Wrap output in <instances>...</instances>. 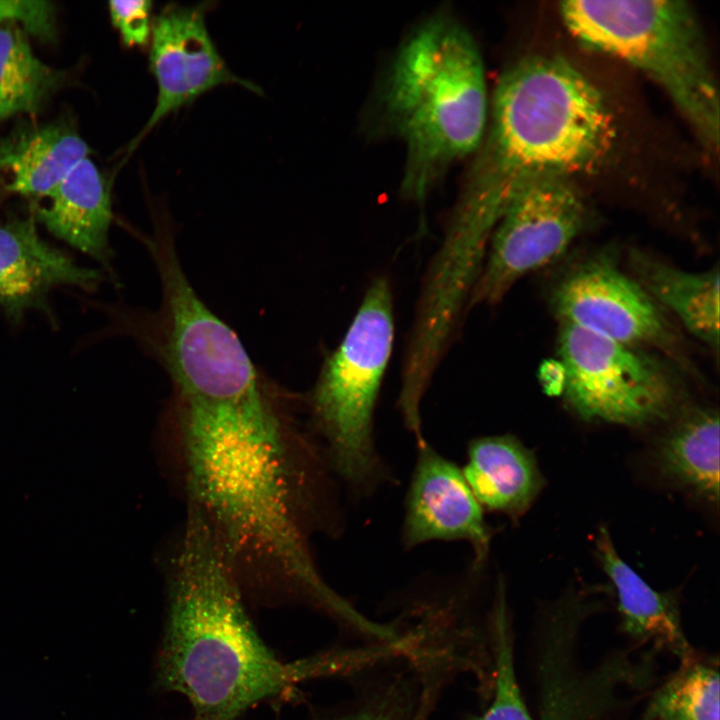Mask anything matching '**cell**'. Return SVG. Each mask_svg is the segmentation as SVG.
Returning <instances> with one entry per match:
<instances>
[{"label": "cell", "instance_id": "1", "mask_svg": "<svg viewBox=\"0 0 720 720\" xmlns=\"http://www.w3.org/2000/svg\"><path fill=\"white\" fill-rule=\"evenodd\" d=\"M191 505L228 560L263 565L316 609L337 593L312 558L299 482L281 414L267 384L173 401Z\"/></svg>", "mask_w": 720, "mask_h": 720}, {"label": "cell", "instance_id": "2", "mask_svg": "<svg viewBox=\"0 0 720 720\" xmlns=\"http://www.w3.org/2000/svg\"><path fill=\"white\" fill-rule=\"evenodd\" d=\"M491 122L437 250L449 268L483 264L505 209L530 183L594 171L613 152L614 115L602 93L558 56H527L499 79Z\"/></svg>", "mask_w": 720, "mask_h": 720}, {"label": "cell", "instance_id": "3", "mask_svg": "<svg viewBox=\"0 0 720 720\" xmlns=\"http://www.w3.org/2000/svg\"><path fill=\"white\" fill-rule=\"evenodd\" d=\"M356 665L353 648L280 660L255 630L209 523L190 505L169 581L155 682L186 697L191 720H238L261 701L288 696L309 680L349 675Z\"/></svg>", "mask_w": 720, "mask_h": 720}, {"label": "cell", "instance_id": "4", "mask_svg": "<svg viewBox=\"0 0 720 720\" xmlns=\"http://www.w3.org/2000/svg\"><path fill=\"white\" fill-rule=\"evenodd\" d=\"M385 107L406 145L402 192L422 203L441 172L476 151L486 131L484 66L469 32L448 16L419 27L393 62Z\"/></svg>", "mask_w": 720, "mask_h": 720}, {"label": "cell", "instance_id": "5", "mask_svg": "<svg viewBox=\"0 0 720 720\" xmlns=\"http://www.w3.org/2000/svg\"><path fill=\"white\" fill-rule=\"evenodd\" d=\"M560 14L585 47L653 79L710 149L719 143V97L703 33L679 0L565 1Z\"/></svg>", "mask_w": 720, "mask_h": 720}, {"label": "cell", "instance_id": "6", "mask_svg": "<svg viewBox=\"0 0 720 720\" xmlns=\"http://www.w3.org/2000/svg\"><path fill=\"white\" fill-rule=\"evenodd\" d=\"M393 296L375 278L342 341L323 362L310 393L312 421L335 473L355 496L388 479L374 442V412L394 341Z\"/></svg>", "mask_w": 720, "mask_h": 720}, {"label": "cell", "instance_id": "7", "mask_svg": "<svg viewBox=\"0 0 720 720\" xmlns=\"http://www.w3.org/2000/svg\"><path fill=\"white\" fill-rule=\"evenodd\" d=\"M558 352L563 393L583 419L639 427L679 408L677 381L641 348L561 323Z\"/></svg>", "mask_w": 720, "mask_h": 720}, {"label": "cell", "instance_id": "8", "mask_svg": "<svg viewBox=\"0 0 720 720\" xmlns=\"http://www.w3.org/2000/svg\"><path fill=\"white\" fill-rule=\"evenodd\" d=\"M587 220L586 203L572 178L548 176L525 186L493 232L467 307L501 301L520 278L562 255Z\"/></svg>", "mask_w": 720, "mask_h": 720}, {"label": "cell", "instance_id": "9", "mask_svg": "<svg viewBox=\"0 0 720 720\" xmlns=\"http://www.w3.org/2000/svg\"><path fill=\"white\" fill-rule=\"evenodd\" d=\"M561 323L636 348L680 354L677 334L638 281L609 255H596L567 273L552 292Z\"/></svg>", "mask_w": 720, "mask_h": 720}, {"label": "cell", "instance_id": "10", "mask_svg": "<svg viewBox=\"0 0 720 720\" xmlns=\"http://www.w3.org/2000/svg\"><path fill=\"white\" fill-rule=\"evenodd\" d=\"M207 6H166L152 24L149 68L157 83V98L137 141L167 115L204 93L238 84L261 93L254 83L228 68L206 26Z\"/></svg>", "mask_w": 720, "mask_h": 720}, {"label": "cell", "instance_id": "11", "mask_svg": "<svg viewBox=\"0 0 720 720\" xmlns=\"http://www.w3.org/2000/svg\"><path fill=\"white\" fill-rule=\"evenodd\" d=\"M417 456L406 495L401 540L406 549L430 541H465L473 552L474 569L487 560L492 530L462 469L426 440Z\"/></svg>", "mask_w": 720, "mask_h": 720}, {"label": "cell", "instance_id": "12", "mask_svg": "<svg viewBox=\"0 0 720 720\" xmlns=\"http://www.w3.org/2000/svg\"><path fill=\"white\" fill-rule=\"evenodd\" d=\"M99 280L97 270L78 265L44 241L33 218L0 224V305L9 315L41 304L56 286L90 289Z\"/></svg>", "mask_w": 720, "mask_h": 720}, {"label": "cell", "instance_id": "13", "mask_svg": "<svg viewBox=\"0 0 720 720\" xmlns=\"http://www.w3.org/2000/svg\"><path fill=\"white\" fill-rule=\"evenodd\" d=\"M463 475L483 509L517 520L543 486L532 452L512 435L471 439Z\"/></svg>", "mask_w": 720, "mask_h": 720}, {"label": "cell", "instance_id": "14", "mask_svg": "<svg viewBox=\"0 0 720 720\" xmlns=\"http://www.w3.org/2000/svg\"><path fill=\"white\" fill-rule=\"evenodd\" d=\"M37 207L39 221L56 237L89 256L107 262L108 233L112 220L109 186L98 167L85 158Z\"/></svg>", "mask_w": 720, "mask_h": 720}, {"label": "cell", "instance_id": "15", "mask_svg": "<svg viewBox=\"0 0 720 720\" xmlns=\"http://www.w3.org/2000/svg\"><path fill=\"white\" fill-rule=\"evenodd\" d=\"M596 553L614 585L623 630L637 640L653 641L681 661L692 656L675 598L652 588L618 553L609 531L599 529Z\"/></svg>", "mask_w": 720, "mask_h": 720}, {"label": "cell", "instance_id": "16", "mask_svg": "<svg viewBox=\"0 0 720 720\" xmlns=\"http://www.w3.org/2000/svg\"><path fill=\"white\" fill-rule=\"evenodd\" d=\"M89 154L87 143L64 124L25 127L0 140V174L7 191L45 197Z\"/></svg>", "mask_w": 720, "mask_h": 720}, {"label": "cell", "instance_id": "17", "mask_svg": "<svg viewBox=\"0 0 720 720\" xmlns=\"http://www.w3.org/2000/svg\"><path fill=\"white\" fill-rule=\"evenodd\" d=\"M634 278L655 303L715 353L719 349V269L690 272L641 250H631Z\"/></svg>", "mask_w": 720, "mask_h": 720}, {"label": "cell", "instance_id": "18", "mask_svg": "<svg viewBox=\"0 0 720 720\" xmlns=\"http://www.w3.org/2000/svg\"><path fill=\"white\" fill-rule=\"evenodd\" d=\"M660 471L705 500L719 499V415L711 408H688L655 447Z\"/></svg>", "mask_w": 720, "mask_h": 720}, {"label": "cell", "instance_id": "19", "mask_svg": "<svg viewBox=\"0 0 720 720\" xmlns=\"http://www.w3.org/2000/svg\"><path fill=\"white\" fill-rule=\"evenodd\" d=\"M60 80V73L32 51L27 32L10 22L0 26V120L35 113Z\"/></svg>", "mask_w": 720, "mask_h": 720}, {"label": "cell", "instance_id": "20", "mask_svg": "<svg viewBox=\"0 0 720 720\" xmlns=\"http://www.w3.org/2000/svg\"><path fill=\"white\" fill-rule=\"evenodd\" d=\"M719 673L693 655L656 692L652 720H719Z\"/></svg>", "mask_w": 720, "mask_h": 720}, {"label": "cell", "instance_id": "21", "mask_svg": "<svg viewBox=\"0 0 720 720\" xmlns=\"http://www.w3.org/2000/svg\"><path fill=\"white\" fill-rule=\"evenodd\" d=\"M493 660V698L473 720H532L517 681L513 652L500 649Z\"/></svg>", "mask_w": 720, "mask_h": 720}, {"label": "cell", "instance_id": "22", "mask_svg": "<svg viewBox=\"0 0 720 720\" xmlns=\"http://www.w3.org/2000/svg\"><path fill=\"white\" fill-rule=\"evenodd\" d=\"M10 22L41 40L55 38V8L48 1L0 0V26Z\"/></svg>", "mask_w": 720, "mask_h": 720}, {"label": "cell", "instance_id": "23", "mask_svg": "<svg viewBox=\"0 0 720 720\" xmlns=\"http://www.w3.org/2000/svg\"><path fill=\"white\" fill-rule=\"evenodd\" d=\"M149 0L110 1L108 9L113 26L119 31L128 47L146 44L152 31Z\"/></svg>", "mask_w": 720, "mask_h": 720}]
</instances>
